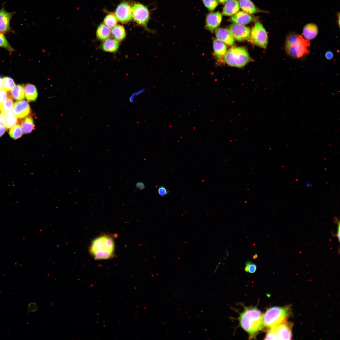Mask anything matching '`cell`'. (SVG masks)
Instances as JSON below:
<instances>
[{
    "label": "cell",
    "mask_w": 340,
    "mask_h": 340,
    "mask_svg": "<svg viewBox=\"0 0 340 340\" xmlns=\"http://www.w3.org/2000/svg\"><path fill=\"white\" fill-rule=\"evenodd\" d=\"M131 8L132 17L134 21L149 31L147 27L150 18V13L147 8L141 4L135 3Z\"/></svg>",
    "instance_id": "8"
},
{
    "label": "cell",
    "mask_w": 340,
    "mask_h": 340,
    "mask_svg": "<svg viewBox=\"0 0 340 340\" xmlns=\"http://www.w3.org/2000/svg\"><path fill=\"white\" fill-rule=\"evenodd\" d=\"M20 124L22 130L24 133H30L34 129L33 121L30 116L26 117L21 121Z\"/></svg>",
    "instance_id": "24"
},
{
    "label": "cell",
    "mask_w": 340,
    "mask_h": 340,
    "mask_svg": "<svg viewBox=\"0 0 340 340\" xmlns=\"http://www.w3.org/2000/svg\"><path fill=\"white\" fill-rule=\"evenodd\" d=\"M5 116L4 126L7 128H11L19 122L12 111L5 113Z\"/></svg>",
    "instance_id": "26"
},
{
    "label": "cell",
    "mask_w": 340,
    "mask_h": 340,
    "mask_svg": "<svg viewBox=\"0 0 340 340\" xmlns=\"http://www.w3.org/2000/svg\"><path fill=\"white\" fill-rule=\"evenodd\" d=\"M14 13L6 11L3 7L0 10V33L3 34L10 30V21Z\"/></svg>",
    "instance_id": "13"
},
{
    "label": "cell",
    "mask_w": 340,
    "mask_h": 340,
    "mask_svg": "<svg viewBox=\"0 0 340 340\" xmlns=\"http://www.w3.org/2000/svg\"><path fill=\"white\" fill-rule=\"evenodd\" d=\"M217 39L231 46L235 45L234 38L228 29L219 28L215 31Z\"/></svg>",
    "instance_id": "14"
},
{
    "label": "cell",
    "mask_w": 340,
    "mask_h": 340,
    "mask_svg": "<svg viewBox=\"0 0 340 340\" xmlns=\"http://www.w3.org/2000/svg\"><path fill=\"white\" fill-rule=\"evenodd\" d=\"M250 38L254 44L264 48L267 47L268 43L267 34L260 22H257L255 23L250 33Z\"/></svg>",
    "instance_id": "7"
},
{
    "label": "cell",
    "mask_w": 340,
    "mask_h": 340,
    "mask_svg": "<svg viewBox=\"0 0 340 340\" xmlns=\"http://www.w3.org/2000/svg\"><path fill=\"white\" fill-rule=\"evenodd\" d=\"M202 1L205 7L211 11L214 10L218 4L217 0H202Z\"/></svg>",
    "instance_id": "32"
},
{
    "label": "cell",
    "mask_w": 340,
    "mask_h": 340,
    "mask_svg": "<svg viewBox=\"0 0 340 340\" xmlns=\"http://www.w3.org/2000/svg\"><path fill=\"white\" fill-rule=\"evenodd\" d=\"M240 8L237 0H229L226 3L223 8L222 14L228 16L233 15L239 11Z\"/></svg>",
    "instance_id": "17"
},
{
    "label": "cell",
    "mask_w": 340,
    "mask_h": 340,
    "mask_svg": "<svg viewBox=\"0 0 340 340\" xmlns=\"http://www.w3.org/2000/svg\"><path fill=\"white\" fill-rule=\"evenodd\" d=\"M222 18L221 14L219 12L209 13L206 17L205 28L213 32L220 24Z\"/></svg>",
    "instance_id": "12"
},
{
    "label": "cell",
    "mask_w": 340,
    "mask_h": 340,
    "mask_svg": "<svg viewBox=\"0 0 340 340\" xmlns=\"http://www.w3.org/2000/svg\"><path fill=\"white\" fill-rule=\"evenodd\" d=\"M38 307L37 303L35 302H31L28 304L27 310L28 313L35 312L37 310Z\"/></svg>",
    "instance_id": "35"
},
{
    "label": "cell",
    "mask_w": 340,
    "mask_h": 340,
    "mask_svg": "<svg viewBox=\"0 0 340 340\" xmlns=\"http://www.w3.org/2000/svg\"><path fill=\"white\" fill-rule=\"evenodd\" d=\"M0 47L5 48L10 53L14 50L9 44L6 38L3 33H0Z\"/></svg>",
    "instance_id": "31"
},
{
    "label": "cell",
    "mask_w": 340,
    "mask_h": 340,
    "mask_svg": "<svg viewBox=\"0 0 340 340\" xmlns=\"http://www.w3.org/2000/svg\"><path fill=\"white\" fill-rule=\"evenodd\" d=\"M229 0H218L220 3L222 4H224L227 3Z\"/></svg>",
    "instance_id": "42"
},
{
    "label": "cell",
    "mask_w": 340,
    "mask_h": 340,
    "mask_svg": "<svg viewBox=\"0 0 340 340\" xmlns=\"http://www.w3.org/2000/svg\"><path fill=\"white\" fill-rule=\"evenodd\" d=\"M111 34L113 38L119 42L123 41L126 37V32L124 27L120 25H116L112 28Z\"/></svg>",
    "instance_id": "21"
},
{
    "label": "cell",
    "mask_w": 340,
    "mask_h": 340,
    "mask_svg": "<svg viewBox=\"0 0 340 340\" xmlns=\"http://www.w3.org/2000/svg\"><path fill=\"white\" fill-rule=\"evenodd\" d=\"M249 54L246 49L241 47H235L229 49L224 55V60L228 65L234 67H242L250 61Z\"/></svg>",
    "instance_id": "5"
},
{
    "label": "cell",
    "mask_w": 340,
    "mask_h": 340,
    "mask_svg": "<svg viewBox=\"0 0 340 340\" xmlns=\"http://www.w3.org/2000/svg\"><path fill=\"white\" fill-rule=\"evenodd\" d=\"M228 30L234 38L238 41H243L250 38V29L244 25L234 23L229 26Z\"/></svg>",
    "instance_id": "9"
},
{
    "label": "cell",
    "mask_w": 340,
    "mask_h": 340,
    "mask_svg": "<svg viewBox=\"0 0 340 340\" xmlns=\"http://www.w3.org/2000/svg\"><path fill=\"white\" fill-rule=\"evenodd\" d=\"M213 47L214 54L218 59L222 58L226 52L227 47L225 44L217 39L214 40Z\"/></svg>",
    "instance_id": "20"
},
{
    "label": "cell",
    "mask_w": 340,
    "mask_h": 340,
    "mask_svg": "<svg viewBox=\"0 0 340 340\" xmlns=\"http://www.w3.org/2000/svg\"><path fill=\"white\" fill-rule=\"evenodd\" d=\"M119 46V41L114 38H108L103 41L101 48L105 52L114 53L118 50Z\"/></svg>",
    "instance_id": "16"
},
{
    "label": "cell",
    "mask_w": 340,
    "mask_h": 340,
    "mask_svg": "<svg viewBox=\"0 0 340 340\" xmlns=\"http://www.w3.org/2000/svg\"><path fill=\"white\" fill-rule=\"evenodd\" d=\"M5 122V114L0 109V125L4 126Z\"/></svg>",
    "instance_id": "38"
},
{
    "label": "cell",
    "mask_w": 340,
    "mask_h": 340,
    "mask_svg": "<svg viewBox=\"0 0 340 340\" xmlns=\"http://www.w3.org/2000/svg\"><path fill=\"white\" fill-rule=\"evenodd\" d=\"M104 24L109 28H112L116 25L117 19L115 14L110 13L107 14L104 20Z\"/></svg>",
    "instance_id": "27"
},
{
    "label": "cell",
    "mask_w": 340,
    "mask_h": 340,
    "mask_svg": "<svg viewBox=\"0 0 340 340\" xmlns=\"http://www.w3.org/2000/svg\"><path fill=\"white\" fill-rule=\"evenodd\" d=\"M239 319L241 327L252 337L263 327V314L255 307L245 308Z\"/></svg>",
    "instance_id": "2"
},
{
    "label": "cell",
    "mask_w": 340,
    "mask_h": 340,
    "mask_svg": "<svg viewBox=\"0 0 340 340\" xmlns=\"http://www.w3.org/2000/svg\"><path fill=\"white\" fill-rule=\"evenodd\" d=\"M2 80L3 88L7 91H11L15 86L13 80L10 77H5Z\"/></svg>",
    "instance_id": "30"
},
{
    "label": "cell",
    "mask_w": 340,
    "mask_h": 340,
    "mask_svg": "<svg viewBox=\"0 0 340 340\" xmlns=\"http://www.w3.org/2000/svg\"><path fill=\"white\" fill-rule=\"evenodd\" d=\"M13 105V100L12 98L9 96L2 105L0 109L4 113H6L12 111Z\"/></svg>",
    "instance_id": "29"
},
{
    "label": "cell",
    "mask_w": 340,
    "mask_h": 340,
    "mask_svg": "<svg viewBox=\"0 0 340 340\" xmlns=\"http://www.w3.org/2000/svg\"><path fill=\"white\" fill-rule=\"evenodd\" d=\"M318 29L317 26L313 23L308 24L303 27V35L308 40L314 39L317 36Z\"/></svg>",
    "instance_id": "18"
},
{
    "label": "cell",
    "mask_w": 340,
    "mask_h": 340,
    "mask_svg": "<svg viewBox=\"0 0 340 340\" xmlns=\"http://www.w3.org/2000/svg\"><path fill=\"white\" fill-rule=\"evenodd\" d=\"M159 195L161 197L166 196L168 193V191L164 186H161L158 189Z\"/></svg>",
    "instance_id": "36"
},
{
    "label": "cell",
    "mask_w": 340,
    "mask_h": 340,
    "mask_svg": "<svg viewBox=\"0 0 340 340\" xmlns=\"http://www.w3.org/2000/svg\"><path fill=\"white\" fill-rule=\"evenodd\" d=\"M3 88V80H2V79L0 77V89Z\"/></svg>",
    "instance_id": "43"
},
{
    "label": "cell",
    "mask_w": 340,
    "mask_h": 340,
    "mask_svg": "<svg viewBox=\"0 0 340 340\" xmlns=\"http://www.w3.org/2000/svg\"><path fill=\"white\" fill-rule=\"evenodd\" d=\"M115 14L117 19L121 23L128 22L132 18V8L127 3L122 2L117 7Z\"/></svg>",
    "instance_id": "10"
},
{
    "label": "cell",
    "mask_w": 340,
    "mask_h": 340,
    "mask_svg": "<svg viewBox=\"0 0 340 340\" xmlns=\"http://www.w3.org/2000/svg\"><path fill=\"white\" fill-rule=\"evenodd\" d=\"M25 96L29 101H35L38 96V93L36 87L33 85L28 83L24 86Z\"/></svg>",
    "instance_id": "19"
},
{
    "label": "cell",
    "mask_w": 340,
    "mask_h": 340,
    "mask_svg": "<svg viewBox=\"0 0 340 340\" xmlns=\"http://www.w3.org/2000/svg\"><path fill=\"white\" fill-rule=\"evenodd\" d=\"M136 187L139 190H142L144 189L145 187L144 184L141 182H138L136 184Z\"/></svg>",
    "instance_id": "40"
},
{
    "label": "cell",
    "mask_w": 340,
    "mask_h": 340,
    "mask_svg": "<svg viewBox=\"0 0 340 340\" xmlns=\"http://www.w3.org/2000/svg\"><path fill=\"white\" fill-rule=\"evenodd\" d=\"M253 20L251 15L242 11H238L230 18V20L235 23L244 26L248 24Z\"/></svg>",
    "instance_id": "15"
},
{
    "label": "cell",
    "mask_w": 340,
    "mask_h": 340,
    "mask_svg": "<svg viewBox=\"0 0 340 340\" xmlns=\"http://www.w3.org/2000/svg\"><path fill=\"white\" fill-rule=\"evenodd\" d=\"M10 93V97L16 100H21L25 98L24 86L21 85L15 86Z\"/></svg>",
    "instance_id": "25"
},
{
    "label": "cell",
    "mask_w": 340,
    "mask_h": 340,
    "mask_svg": "<svg viewBox=\"0 0 340 340\" xmlns=\"http://www.w3.org/2000/svg\"><path fill=\"white\" fill-rule=\"evenodd\" d=\"M257 265L250 261H247L245 264L244 269L245 271L250 273H253L257 270Z\"/></svg>",
    "instance_id": "33"
},
{
    "label": "cell",
    "mask_w": 340,
    "mask_h": 340,
    "mask_svg": "<svg viewBox=\"0 0 340 340\" xmlns=\"http://www.w3.org/2000/svg\"><path fill=\"white\" fill-rule=\"evenodd\" d=\"M9 134L11 137L14 139L20 138L23 134L21 126L17 124L13 126L9 131Z\"/></svg>",
    "instance_id": "28"
},
{
    "label": "cell",
    "mask_w": 340,
    "mask_h": 340,
    "mask_svg": "<svg viewBox=\"0 0 340 340\" xmlns=\"http://www.w3.org/2000/svg\"><path fill=\"white\" fill-rule=\"evenodd\" d=\"M6 128L4 126L0 125V137L1 136L5 133Z\"/></svg>",
    "instance_id": "41"
},
{
    "label": "cell",
    "mask_w": 340,
    "mask_h": 340,
    "mask_svg": "<svg viewBox=\"0 0 340 340\" xmlns=\"http://www.w3.org/2000/svg\"><path fill=\"white\" fill-rule=\"evenodd\" d=\"M115 249L114 236L110 234H103L93 240L89 252L95 260H106L114 257Z\"/></svg>",
    "instance_id": "1"
},
{
    "label": "cell",
    "mask_w": 340,
    "mask_h": 340,
    "mask_svg": "<svg viewBox=\"0 0 340 340\" xmlns=\"http://www.w3.org/2000/svg\"><path fill=\"white\" fill-rule=\"evenodd\" d=\"M292 323L284 321L276 326L269 329L265 340H290L292 339Z\"/></svg>",
    "instance_id": "6"
},
{
    "label": "cell",
    "mask_w": 340,
    "mask_h": 340,
    "mask_svg": "<svg viewBox=\"0 0 340 340\" xmlns=\"http://www.w3.org/2000/svg\"><path fill=\"white\" fill-rule=\"evenodd\" d=\"M12 111L16 118H23L29 114L31 110L28 103L25 100H22L14 103Z\"/></svg>",
    "instance_id": "11"
},
{
    "label": "cell",
    "mask_w": 340,
    "mask_h": 340,
    "mask_svg": "<svg viewBox=\"0 0 340 340\" xmlns=\"http://www.w3.org/2000/svg\"><path fill=\"white\" fill-rule=\"evenodd\" d=\"M110 33V28L104 24H101L98 26L96 32L97 38L102 41L109 38Z\"/></svg>",
    "instance_id": "22"
},
{
    "label": "cell",
    "mask_w": 340,
    "mask_h": 340,
    "mask_svg": "<svg viewBox=\"0 0 340 340\" xmlns=\"http://www.w3.org/2000/svg\"><path fill=\"white\" fill-rule=\"evenodd\" d=\"M309 46L308 40L297 33L292 32L286 37L285 48L287 54L290 57L300 58L309 54L310 51L308 48Z\"/></svg>",
    "instance_id": "3"
},
{
    "label": "cell",
    "mask_w": 340,
    "mask_h": 340,
    "mask_svg": "<svg viewBox=\"0 0 340 340\" xmlns=\"http://www.w3.org/2000/svg\"><path fill=\"white\" fill-rule=\"evenodd\" d=\"M240 7L248 14H253L258 11L256 7L250 0H239Z\"/></svg>",
    "instance_id": "23"
},
{
    "label": "cell",
    "mask_w": 340,
    "mask_h": 340,
    "mask_svg": "<svg viewBox=\"0 0 340 340\" xmlns=\"http://www.w3.org/2000/svg\"><path fill=\"white\" fill-rule=\"evenodd\" d=\"M325 57L327 60H330L333 59L334 55L331 51L328 50L326 52Z\"/></svg>",
    "instance_id": "39"
},
{
    "label": "cell",
    "mask_w": 340,
    "mask_h": 340,
    "mask_svg": "<svg viewBox=\"0 0 340 340\" xmlns=\"http://www.w3.org/2000/svg\"><path fill=\"white\" fill-rule=\"evenodd\" d=\"M334 221L335 223L337 224V233L336 234V236L337 237L338 240L339 242L340 241V222L339 220L338 219L337 217H335L334 218Z\"/></svg>",
    "instance_id": "37"
},
{
    "label": "cell",
    "mask_w": 340,
    "mask_h": 340,
    "mask_svg": "<svg viewBox=\"0 0 340 340\" xmlns=\"http://www.w3.org/2000/svg\"><path fill=\"white\" fill-rule=\"evenodd\" d=\"M9 96L8 91L3 88L0 89V107Z\"/></svg>",
    "instance_id": "34"
},
{
    "label": "cell",
    "mask_w": 340,
    "mask_h": 340,
    "mask_svg": "<svg viewBox=\"0 0 340 340\" xmlns=\"http://www.w3.org/2000/svg\"><path fill=\"white\" fill-rule=\"evenodd\" d=\"M291 313L290 305L271 307L263 315V327L269 329L286 320Z\"/></svg>",
    "instance_id": "4"
}]
</instances>
